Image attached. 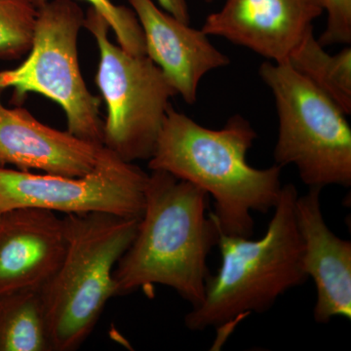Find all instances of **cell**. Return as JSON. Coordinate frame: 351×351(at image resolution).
Instances as JSON below:
<instances>
[{"instance_id": "obj_19", "label": "cell", "mask_w": 351, "mask_h": 351, "mask_svg": "<svg viewBox=\"0 0 351 351\" xmlns=\"http://www.w3.org/2000/svg\"><path fill=\"white\" fill-rule=\"evenodd\" d=\"M165 12L169 13L176 19L189 24L191 16H189V6L186 0H157Z\"/></svg>"}, {"instance_id": "obj_4", "label": "cell", "mask_w": 351, "mask_h": 351, "mask_svg": "<svg viewBox=\"0 0 351 351\" xmlns=\"http://www.w3.org/2000/svg\"><path fill=\"white\" fill-rule=\"evenodd\" d=\"M141 218L108 213L63 217L66 247L41 297L54 351L77 350L115 295L113 271L137 233Z\"/></svg>"}, {"instance_id": "obj_7", "label": "cell", "mask_w": 351, "mask_h": 351, "mask_svg": "<svg viewBox=\"0 0 351 351\" xmlns=\"http://www.w3.org/2000/svg\"><path fill=\"white\" fill-rule=\"evenodd\" d=\"M84 18L75 0H52L38 8L27 58L17 68L0 71V90L12 89L17 101L29 93L54 101L63 108L69 133L103 145L100 99L88 89L78 62Z\"/></svg>"}, {"instance_id": "obj_5", "label": "cell", "mask_w": 351, "mask_h": 351, "mask_svg": "<svg viewBox=\"0 0 351 351\" xmlns=\"http://www.w3.org/2000/svg\"><path fill=\"white\" fill-rule=\"evenodd\" d=\"M258 75L276 101V164L294 165L309 188H350L351 129L343 110L287 63L265 62Z\"/></svg>"}, {"instance_id": "obj_21", "label": "cell", "mask_w": 351, "mask_h": 351, "mask_svg": "<svg viewBox=\"0 0 351 351\" xmlns=\"http://www.w3.org/2000/svg\"><path fill=\"white\" fill-rule=\"evenodd\" d=\"M0 214H1V211H0Z\"/></svg>"}, {"instance_id": "obj_14", "label": "cell", "mask_w": 351, "mask_h": 351, "mask_svg": "<svg viewBox=\"0 0 351 351\" xmlns=\"http://www.w3.org/2000/svg\"><path fill=\"white\" fill-rule=\"evenodd\" d=\"M0 351H54L40 289L0 293Z\"/></svg>"}, {"instance_id": "obj_15", "label": "cell", "mask_w": 351, "mask_h": 351, "mask_svg": "<svg viewBox=\"0 0 351 351\" xmlns=\"http://www.w3.org/2000/svg\"><path fill=\"white\" fill-rule=\"evenodd\" d=\"M291 68L313 82L346 115L351 113V48L330 55L311 29L288 61Z\"/></svg>"}, {"instance_id": "obj_2", "label": "cell", "mask_w": 351, "mask_h": 351, "mask_svg": "<svg viewBox=\"0 0 351 351\" xmlns=\"http://www.w3.org/2000/svg\"><path fill=\"white\" fill-rule=\"evenodd\" d=\"M145 198L135 239L113 271L115 295L162 285L197 306L211 276L208 256L219 239L218 223L207 214L210 196L170 173L152 171Z\"/></svg>"}, {"instance_id": "obj_12", "label": "cell", "mask_w": 351, "mask_h": 351, "mask_svg": "<svg viewBox=\"0 0 351 351\" xmlns=\"http://www.w3.org/2000/svg\"><path fill=\"white\" fill-rule=\"evenodd\" d=\"M320 189L298 195L295 211L302 244V269L316 288L315 322L351 318V243L328 228L320 204Z\"/></svg>"}, {"instance_id": "obj_8", "label": "cell", "mask_w": 351, "mask_h": 351, "mask_svg": "<svg viewBox=\"0 0 351 351\" xmlns=\"http://www.w3.org/2000/svg\"><path fill=\"white\" fill-rule=\"evenodd\" d=\"M149 174L105 147L82 177L32 174L0 166V211L32 207L55 213H108L141 218Z\"/></svg>"}, {"instance_id": "obj_18", "label": "cell", "mask_w": 351, "mask_h": 351, "mask_svg": "<svg viewBox=\"0 0 351 351\" xmlns=\"http://www.w3.org/2000/svg\"><path fill=\"white\" fill-rule=\"evenodd\" d=\"M327 25L318 39L322 46L351 43V0H323Z\"/></svg>"}, {"instance_id": "obj_3", "label": "cell", "mask_w": 351, "mask_h": 351, "mask_svg": "<svg viewBox=\"0 0 351 351\" xmlns=\"http://www.w3.org/2000/svg\"><path fill=\"white\" fill-rule=\"evenodd\" d=\"M297 188L282 186L265 235L260 239L234 237L219 230L221 267L207 281L204 299L184 317L191 331L214 328L223 345L239 323L263 313L280 295L306 282L302 244L295 204Z\"/></svg>"}, {"instance_id": "obj_6", "label": "cell", "mask_w": 351, "mask_h": 351, "mask_svg": "<svg viewBox=\"0 0 351 351\" xmlns=\"http://www.w3.org/2000/svg\"><path fill=\"white\" fill-rule=\"evenodd\" d=\"M83 27L100 51L95 82L107 105L103 145L126 162L149 160L177 92L147 55L134 56L110 43V25L93 7Z\"/></svg>"}, {"instance_id": "obj_13", "label": "cell", "mask_w": 351, "mask_h": 351, "mask_svg": "<svg viewBox=\"0 0 351 351\" xmlns=\"http://www.w3.org/2000/svg\"><path fill=\"white\" fill-rule=\"evenodd\" d=\"M104 151L103 145L51 128L25 108H8L0 100V166L82 177L95 169Z\"/></svg>"}, {"instance_id": "obj_17", "label": "cell", "mask_w": 351, "mask_h": 351, "mask_svg": "<svg viewBox=\"0 0 351 351\" xmlns=\"http://www.w3.org/2000/svg\"><path fill=\"white\" fill-rule=\"evenodd\" d=\"M49 0H31L36 9L40 8ZM89 2L95 10L105 18L114 32L120 47L134 56L147 55L144 32L137 16L125 6L113 4L110 0H84Z\"/></svg>"}, {"instance_id": "obj_9", "label": "cell", "mask_w": 351, "mask_h": 351, "mask_svg": "<svg viewBox=\"0 0 351 351\" xmlns=\"http://www.w3.org/2000/svg\"><path fill=\"white\" fill-rule=\"evenodd\" d=\"M323 12V0H226L201 29L274 63H286Z\"/></svg>"}, {"instance_id": "obj_20", "label": "cell", "mask_w": 351, "mask_h": 351, "mask_svg": "<svg viewBox=\"0 0 351 351\" xmlns=\"http://www.w3.org/2000/svg\"><path fill=\"white\" fill-rule=\"evenodd\" d=\"M202 1L206 2V3H212V2L216 1V0H202Z\"/></svg>"}, {"instance_id": "obj_11", "label": "cell", "mask_w": 351, "mask_h": 351, "mask_svg": "<svg viewBox=\"0 0 351 351\" xmlns=\"http://www.w3.org/2000/svg\"><path fill=\"white\" fill-rule=\"evenodd\" d=\"M128 1L144 32L147 56L162 71L177 95L193 105L203 76L228 66L230 60L202 29L176 19L152 0Z\"/></svg>"}, {"instance_id": "obj_16", "label": "cell", "mask_w": 351, "mask_h": 351, "mask_svg": "<svg viewBox=\"0 0 351 351\" xmlns=\"http://www.w3.org/2000/svg\"><path fill=\"white\" fill-rule=\"evenodd\" d=\"M38 9L31 0H0V60H18L29 52Z\"/></svg>"}, {"instance_id": "obj_10", "label": "cell", "mask_w": 351, "mask_h": 351, "mask_svg": "<svg viewBox=\"0 0 351 351\" xmlns=\"http://www.w3.org/2000/svg\"><path fill=\"white\" fill-rule=\"evenodd\" d=\"M63 218L39 208L0 214V293L40 289L66 252Z\"/></svg>"}, {"instance_id": "obj_1", "label": "cell", "mask_w": 351, "mask_h": 351, "mask_svg": "<svg viewBox=\"0 0 351 351\" xmlns=\"http://www.w3.org/2000/svg\"><path fill=\"white\" fill-rule=\"evenodd\" d=\"M257 137L242 115H233L223 128L214 130L170 106L147 160L149 168L206 191L215 201L212 215L221 232L252 237V212L265 214L274 209L282 189L281 166L258 169L247 161Z\"/></svg>"}]
</instances>
